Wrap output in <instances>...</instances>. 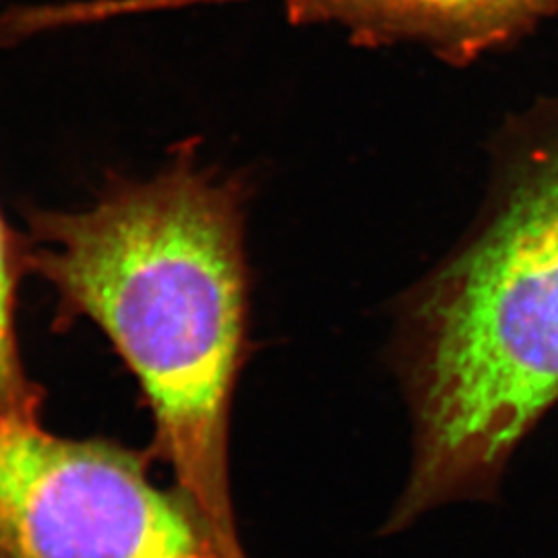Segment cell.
<instances>
[{"instance_id": "7a4b0ae2", "label": "cell", "mask_w": 558, "mask_h": 558, "mask_svg": "<svg viewBox=\"0 0 558 558\" xmlns=\"http://www.w3.org/2000/svg\"><path fill=\"white\" fill-rule=\"evenodd\" d=\"M401 352L416 453L391 527L486 495L558 401V94L500 133L486 209L410 300Z\"/></svg>"}, {"instance_id": "277c9868", "label": "cell", "mask_w": 558, "mask_h": 558, "mask_svg": "<svg viewBox=\"0 0 558 558\" xmlns=\"http://www.w3.org/2000/svg\"><path fill=\"white\" fill-rule=\"evenodd\" d=\"M141 9L228 0H140ZM296 25H339L356 46L422 44L465 66L505 48L555 15L558 0H279Z\"/></svg>"}, {"instance_id": "5b68a950", "label": "cell", "mask_w": 558, "mask_h": 558, "mask_svg": "<svg viewBox=\"0 0 558 558\" xmlns=\"http://www.w3.org/2000/svg\"><path fill=\"white\" fill-rule=\"evenodd\" d=\"M21 269V236L11 232L0 214V418L40 420L44 393L25 373L15 336Z\"/></svg>"}, {"instance_id": "3957f363", "label": "cell", "mask_w": 558, "mask_h": 558, "mask_svg": "<svg viewBox=\"0 0 558 558\" xmlns=\"http://www.w3.org/2000/svg\"><path fill=\"white\" fill-rule=\"evenodd\" d=\"M149 459L0 418V558H232Z\"/></svg>"}, {"instance_id": "6da1fadb", "label": "cell", "mask_w": 558, "mask_h": 558, "mask_svg": "<svg viewBox=\"0 0 558 558\" xmlns=\"http://www.w3.org/2000/svg\"><path fill=\"white\" fill-rule=\"evenodd\" d=\"M246 184L180 147L147 180L112 179L83 211L27 209L23 267L59 296V319L94 320L135 373L156 420L151 456L232 558L230 403L246 350Z\"/></svg>"}]
</instances>
